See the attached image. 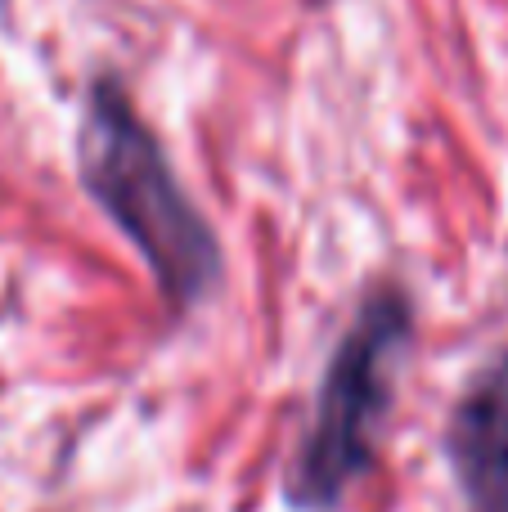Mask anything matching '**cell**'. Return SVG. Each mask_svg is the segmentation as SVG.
<instances>
[{
  "instance_id": "cell-2",
  "label": "cell",
  "mask_w": 508,
  "mask_h": 512,
  "mask_svg": "<svg viewBox=\"0 0 508 512\" xmlns=\"http://www.w3.org/2000/svg\"><path fill=\"white\" fill-rule=\"evenodd\" d=\"M410 301L401 288H378L360 306L356 324L338 342L315 396L311 427L288 468V504L329 512L369 477L378 454V427L392 405L396 364L410 342Z\"/></svg>"
},
{
  "instance_id": "cell-3",
  "label": "cell",
  "mask_w": 508,
  "mask_h": 512,
  "mask_svg": "<svg viewBox=\"0 0 508 512\" xmlns=\"http://www.w3.org/2000/svg\"><path fill=\"white\" fill-rule=\"evenodd\" d=\"M446 454L468 512H508V355L482 364L455 400Z\"/></svg>"
},
{
  "instance_id": "cell-1",
  "label": "cell",
  "mask_w": 508,
  "mask_h": 512,
  "mask_svg": "<svg viewBox=\"0 0 508 512\" xmlns=\"http://www.w3.org/2000/svg\"><path fill=\"white\" fill-rule=\"evenodd\" d=\"M77 167L90 198L140 248L171 306L185 310L212 292L221 274L212 230L176 185L158 140L135 117L131 99L113 77H99L90 90L77 135Z\"/></svg>"
}]
</instances>
